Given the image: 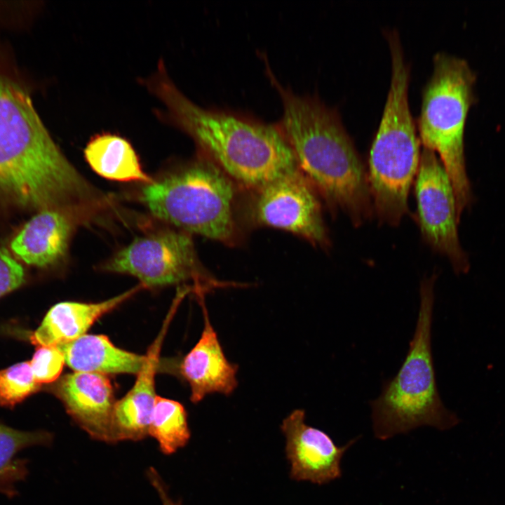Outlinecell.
Instances as JSON below:
<instances>
[{
	"instance_id": "obj_1",
	"label": "cell",
	"mask_w": 505,
	"mask_h": 505,
	"mask_svg": "<svg viewBox=\"0 0 505 505\" xmlns=\"http://www.w3.org/2000/svg\"><path fill=\"white\" fill-rule=\"evenodd\" d=\"M0 200L57 209L78 223L95 217L106 201L56 145L26 92L1 75Z\"/></svg>"
},
{
	"instance_id": "obj_2",
	"label": "cell",
	"mask_w": 505,
	"mask_h": 505,
	"mask_svg": "<svg viewBox=\"0 0 505 505\" xmlns=\"http://www.w3.org/2000/svg\"><path fill=\"white\" fill-rule=\"evenodd\" d=\"M140 82L163 102L159 117L189 135L235 183L255 191L300 171L278 123L198 106L178 89L162 60Z\"/></svg>"
},
{
	"instance_id": "obj_3",
	"label": "cell",
	"mask_w": 505,
	"mask_h": 505,
	"mask_svg": "<svg viewBox=\"0 0 505 505\" xmlns=\"http://www.w3.org/2000/svg\"><path fill=\"white\" fill-rule=\"evenodd\" d=\"M282 101L278 123L299 170L330 210L345 213L355 227L374 214L368 173L337 112L314 96L283 86L268 72Z\"/></svg>"
},
{
	"instance_id": "obj_4",
	"label": "cell",
	"mask_w": 505,
	"mask_h": 505,
	"mask_svg": "<svg viewBox=\"0 0 505 505\" xmlns=\"http://www.w3.org/2000/svg\"><path fill=\"white\" fill-rule=\"evenodd\" d=\"M391 78L370 156L368 181L374 213L381 223L397 226L408 213V196L417 175L420 140L408 102L410 68L399 36L387 37Z\"/></svg>"
},
{
	"instance_id": "obj_5",
	"label": "cell",
	"mask_w": 505,
	"mask_h": 505,
	"mask_svg": "<svg viewBox=\"0 0 505 505\" xmlns=\"http://www.w3.org/2000/svg\"><path fill=\"white\" fill-rule=\"evenodd\" d=\"M436 275L420 284V303L413 337L398 373L370 403L375 437L385 440L422 426L449 429L459 419L440 397L431 351Z\"/></svg>"
},
{
	"instance_id": "obj_6",
	"label": "cell",
	"mask_w": 505,
	"mask_h": 505,
	"mask_svg": "<svg viewBox=\"0 0 505 505\" xmlns=\"http://www.w3.org/2000/svg\"><path fill=\"white\" fill-rule=\"evenodd\" d=\"M236 196V183L198 153L146 184L140 201L153 215L181 231L230 244L238 234Z\"/></svg>"
},
{
	"instance_id": "obj_7",
	"label": "cell",
	"mask_w": 505,
	"mask_h": 505,
	"mask_svg": "<svg viewBox=\"0 0 505 505\" xmlns=\"http://www.w3.org/2000/svg\"><path fill=\"white\" fill-rule=\"evenodd\" d=\"M433 69L422 93L417 132L422 147L438 154L452 182L458 216L471 203L464 136L469 109L476 101V76L468 62L445 53H438Z\"/></svg>"
},
{
	"instance_id": "obj_8",
	"label": "cell",
	"mask_w": 505,
	"mask_h": 505,
	"mask_svg": "<svg viewBox=\"0 0 505 505\" xmlns=\"http://www.w3.org/2000/svg\"><path fill=\"white\" fill-rule=\"evenodd\" d=\"M415 180L417 218L423 239L449 260L457 274L467 273L470 264L459 239L455 194L434 152L422 147Z\"/></svg>"
},
{
	"instance_id": "obj_9",
	"label": "cell",
	"mask_w": 505,
	"mask_h": 505,
	"mask_svg": "<svg viewBox=\"0 0 505 505\" xmlns=\"http://www.w3.org/2000/svg\"><path fill=\"white\" fill-rule=\"evenodd\" d=\"M107 271L133 276L144 288L198 280L203 276L191 234L163 230L135 238L103 266Z\"/></svg>"
},
{
	"instance_id": "obj_10",
	"label": "cell",
	"mask_w": 505,
	"mask_h": 505,
	"mask_svg": "<svg viewBox=\"0 0 505 505\" xmlns=\"http://www.w3.org/2000/svg\"><path fill=\"white\" fill-rule=\"evenodd\" d=\"M255 191L252 213L258 224L292 233L314 246H330L319 194L301 171Z\"/></svg>"
},
{
	"instance_id": "obj_11",
	"label": "cell",
	"mask_w": 505,
	"mask_h": 505,
	"mask_svg": "<svg viewBox=\"0 0 505 505\" xmlns=\"http://www.w3.org/2000/svg\"><path fill=\"white\" fill-rule=\"evenodd\" d=\"M281 429L286 438L291 477L319 485L342 476V459L357 440L337 446L325 432L307 425L305 412L300 409L283 419Z\"/></svg>"
},
{
	"instance_id": "obj_12",
	"label": "cell",
	"mask_w": 505,
	"mask_h": 505,
	"mask_svg": "<svg viewBox=\"0 0 505 505\" xmlns=\"http://www.w3.org/2000/svg\"><path fill=\"white\" fill-rule=\"evenodd\" d=\"M53 391L67 413L90 436L114 442L112 417L116 400L106 375L69 373L58 379Z\"/></svg>"
},
{
	"instance_id": "obj_13",
	"label": "cell",
	"mask_w": 505,
	"mask_h": 505,
	"mask_svg": "<svg viewBox=\"0 0 505 505\" xmlns=\"http://www.w3.org/2000/svg\"><path fill=\"white\" fill-rule=\"evenodd\" d=\"M203 311L204 326L201 337L177 368L179 375L189 386L190 400L194 403L211 393L229 396L238 385V366L227 358L204 305Z\"/></svg>"
},
{
	"instance_id": "obj_14",
	"label": "cell",
	"mask_w": 505,
	"mask_h": 505,
	"mask_svg": "<svg viewBox=\"0 0 505 505\" xmlns=\"http://www.w3.org/2000/svg\"><path fill=\"white\" fill-rule=\"evenodd\" d=\"M175 309L176 304L174 303L160 332L148 349L147 361L137 375L134 386L124 397L116 402L112 417L114 442L121 440H137L149 434L156 397L154 378L159 366L160 351Z\"/></svg>"
},
{
	"instance_id": "obj_15",
	"label": "cell",
	"mask_w": 505,
	"mask_h": 505,
	"mask_svg": "<svg viewBox=\"0 0 505 505\" xmlns=\"http://www.w3.org/2000/svg\"><path fill=\"white\" fill-rule=\"evenodd\" d=\"M75 224L59 210H40L13 238L11 250L29 265L52 267L65 257Z\"/></svg>"
},
{
	"instance_id": "obj_16",
	"label": "cell",
	"mask_w": 505,
	"mask_h": 505,
	"mask_svg": "<svg viewBox=\"0 0 505 505\" xmlns=\"http://www.w3.org/2000/svg\"><path fill=\"white\" fill-rule=\"evenodd\" d=\"M144 286L140 283L109 299L97 303L62 302L53 306L30 336L39 346H55L85 335L93 324Z\"/></svg>"
},
{
	"instance_id": "obj_17",
	"label": "cell",
	"mask_w": 505,
	"mask_h": 505,
	"mask_svg": "<svg viewBox=\"0 0 505 505\" xmlns=\"http://www.w3.org/2000/svg\"><path fill=\"white\" fill-rule=\"evenodd\" d=\"M65 363L74 372L137 375L147 361L139 355L114 346L103 335H87L57 345Z\"/></svg>"
},
{
	"instance_id": "obj_18",
	"label": "cell",
	"mask_w": 505,
	"mask_h": 505,
	"mask_svg": "<svg viewBox=\"0 0 505 505\" xmlns=\"http://www.w3.org/2000/svg\"><path fill=\"white\" fill-rule=\"evenodd\" d=\"M84 157L91 169L105 179L146 184L154 180L143 170L132 144L120 135L108 133L95 135L84 149Z\"/></svg>"
},
{
	"instance_id": "obj_19",
	"label": "cell",
	"mask_w": 505,
	"mask_h": 505,
	"mask_svg": "<svg viewBox=\"0 0 505 505\" xmlns=\"http://www.w3.org/2000/svg\"><path fill=\"white\" fill-rule=\"evenodd\" d=\"M51 440L46 431H24L0 424V494L15 497L17 484L28 475L27 460L17 458V454L32 446L50 445Z\"/></svg>"
},
{
	"instance_id": "obj_20",
	"label": "cell",
	"mask_w": 505,
	"mask_h": 505,
	"mask_svg": "<svg viewBox=\"0 0 505 505\" xmlns=\"http://www.w3.org/2000/svg\"><path fill=\"white\" fill-rule=\"evenodd\" d=\"M149 434L158 441L164 454H172L184 447L190 438L184 406L176 400L156 396Z\"/></svg>"
},
{
	"instance_id": "obj_21",
	"label": "cell",
	"mask_w": 505,
	"mask_h": 505,
	"mask_svg": "<svg viewBox=\"0 0 505 505\" xmlns=\"http://www.w3.org/2000/svg\"><path fill=\"white\" fill-rule=\"evenodd\" d=\"M36 382L29 361L0 370V406L13 407L36 392Z\"/></svg>"
},
{
	"instance_id": "obj_22",
	"label": "cell",
	"mask_w": 505,
	"mask_h": 505,
	"mask_svg": "<svg viewBox=\"0 0 505 505\" xmlns=\"http://www.w3.org/2000/svg\"><path fill=\"white\" fill-rule=\"evenodd\" d=\"M29 363L36 382L41 384L58 379L65 361L62 351L55 345L39 346Z\"/></svg>"
},
{
	"instance_id": "obj_23",
	"label": "cell",
	"mask_w": 505,
	"mask_h": 505,
	"mask_svg": "<svg viewBox=\"0 0 505 505\" xmlns=\"http://www.w3.org/2000/svg\"><path fill=\"white\" fill-rule=\"evenodd\" d=\"M25 278L20 263L6 248L0 247V297L19 288Z\"/></svg>"
},
{
	"instance_id": "obj_24",
	"label": "cell",
	"mask_w": 505,
	"mask_h": 505,
	"mask_svg": "<svg viewBox=\"0 0 505 505\" xmlns=\"http://www.w3.org/2000/svg\"><path fill=\"white\" fill-rule=\"evenodd\" d=\"M148 474L151 482L152 483L154 487L157 490L163 505H181L179 501H173L167 494V492L165 489L166 487H164V485L162 483L161 480L160 479L158 473L155 470H154L152 468L150 469V470L148 471Z\"/></svg>"
}]
</instances>
